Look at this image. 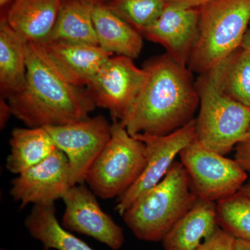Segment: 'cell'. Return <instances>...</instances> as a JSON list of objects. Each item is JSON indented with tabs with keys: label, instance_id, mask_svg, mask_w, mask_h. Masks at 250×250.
Here are the masks:
<instances>
[{
	"label": "cell",
	"instance_id": "cell-1",
	"mask_svg": "<svg viewBox=\"0 0 250 250\" xmlns=\"http://www.w3.org/2000/svg\"><path fill=\"white\" fill-rule=\"evenodd\" d=\"M137 98L121 121L131 136H165L194 119L200 105L191 71L168 54L149 61Z\"/></svg>",
	"mask_w": 250,
	"mask_h": 250
},
{
	"label": "cell",
	"instance_id": "cell-2",
	"mask_svg": "<svg viewBox=\"0 0 250 250\" xmlns=\"http://www.w3.org/2000/svg\"><path fill=\"white\" fill-rule=\"evenodd\" d=\"M7 99L13 115L27 127L77 123L96 107L88 91L61 77L35 43H28L24 86Z\"/></svg>",
	"mask_w": 250,
	"mask_h": 250
},
{
	"label": "cell",
	"instance_id": "cell-3",
	"mask_svg": "<svg viewBox=\"0 0 250 250\" xmlns=\"http://www.w3.org/2000/svg\"><path fill=\"white\" fill-rule=\"evenodd\" d=\"M197 199L185 167L174 161L164 179L140 195L122 217L138 239L162 241Z\"/></svg>",
	"mask_w": 250,
	"mask_h": 250
},
{
	"label": "cell",
	"instance_id": "cell-4",
	"mask_svg": "<svg viewBox=\"0 0 250 250\" xmlns=\"http://www.w3.org/2000/svg\"><path fill=\"white\" fill-rule=\"evenodd\" d=\"M224 62L200 75L196 86L200 112L195 119L196 139L225 156L246 137L250 128V108L224 93L220 85Z\"/></svg>",
	"mask_w": 250,
	"mask_h": 250
},
{
	"label": "cell",
	"instance_id": "cell-5",
	"mask_svg": "<svg viewBox=\"0 0 250 250\" xmlns=\"http://www.w3.org/2000/svg\"><path fill=\"white\" fill-rule=\"evenodd\" d=\"M200 11L198 32L188 67L202 75L241 47L250 23V0H212Z\"/></svg>",
	"mask_w": 250,
	"mask_h": 250
},
{
	"label": "cell",
	"instance_id": "cell-6",
	"mask_svg": "<svg viewBox=\"0 0 250 250\" xmlns=\"http://www.w3.org/2000/svg\"><path fill=\"white\" fill-rule=\"evenodd\" d=\"M145 165L144 143L130 135L121 122L113 121L111 139L90 167L85 183L97 197L119 198L136 183Z\"/></svg>",
	"mask_w": 250,
	"mask_h": 250
},
{
	"label": "cell",
	"instance_id": "cell-7",
	"mask_svg": "<svg viewBox=\"0 0 250 250\" xmlns=\"http://www.w3.org/2000/svg\"><path fill=\"white\" fill-rule=\"evenodd\" d=\"M179 156L199 199L217 203L239 191L248 179L246 171L235 159L207 149L197 139Z\"/></svg>",
	"mask_w": 250,
	"mask_h": 250
},
{
	"label": "cell",
	"instance_id": "cell-8",
	"mask_svg": "<svg viewBox=\"0 0 250 250\" xmlns=\"http://www.w3.org/2000/svg\"><path fill=\"white\" fill-rule=\"evenodd\" d=\"M68 161L71 187L85 184L94 161L111 139V124L103 116L45 127Z\"/></svg>",
	"mask_w": 250,
	"mask_h": 250
},
{
	"label": "cell",
	"instance_id": "cell-9",
	"mask_svg": "<svg viewBox=\"0 0 250 250\" xmlns=\"http://www.w3.org/2000/svg\"><path fill=\"white\" fill-rule=\"evenodd\" d=\"M146 72L133 59L113 55L87 86L95 106L109 111L113 121H122L129 111L146 80Z\"/></svg>",
	"mask_w": 250,
	"mask_h": 250
},
{
	"label": "cell",
	"instance_id": "cell-10",
	"mask_svg": "<svg viewBox=\"0 0 250 250\" xmlns=\"http://www.w3.org/2000/svg\"><path fill=\"white\" fill-rule=\"evenodd\" d=\"M146 146V165L136 183L118 198L116 210L123 216L143 192L164 179L182 149L196 139L195 119L165 136L136 135Z\"/></svg>",
	"mask_w": 250,
	"mask_h": 250
},
{
	"label": "cell",
	"instance_id": "cell-11",
	"mask_svg": "<svg viewBox=\"0 0 250 250\" xmlns=\"http://www.w3.org/2000/svg\"><path fill=\"white\" fill-rule=\"evenodd\" d=\"M65 210L62 225L72 232L92 237L112 250L121 249L125 243L123 229L105 213L97 195L84 184L69 188L62 199Z\"/></svg>",
	"mask_w": 250,
	"mask_h": 250
},
{
	"label": "cell",
	"instance_id": "cell-12",
	"mask_svg": "<svg viewBox=\"0 0 250 250\" xmlns=\"http://www.w3.org/2000/svg\"><path fill=\"white\" fill-rule=\"evenodd\" d=\"M71 187L66 156L57 149L48 158L18 174L11 182L10 195L22 209L27 205L55 204Z\"/></svg>",
	"mask_w": 250,
	"mask_h": 250
},
{
	"label": "cell",
	"instance_id": "cell-13",
	"mask_svg": "<svg viewBox=\"0 0 250 250\" xmlns=\"http://www.w3.org/2000/svg\"><path fill=\"white\" fill-rule=\"evenodd\" d=\"M36 45L61 77L80 88L88 86L113 56L98 45L59 41H47Z\"/></svg>",
	"mask_w": 250,
	"mask_h": 250
},
{
	"label": "cell",
	"instance_id": "cell-14",
	"mask_svg": "<svg viewBox=\"0 0 250 250\" xmlns=\"http://www.w3.org/2000/svg\"><path fill=\"white\" fill-rule=\"evenodd\" d=\"M200 14V8L169 2L155 23L145 31V36L164 46L177 63L187 67L196 41Z\"/></svg>",
	"mask_w": 250,
	"mask_h": 250
},
{
	"label": "cell",
	"instance_id": "cell-15",
	"mask_svg": "<svg viewBox=\"0 0 250 250\" xmlns=\"http://www.w3.org/2000/svg\"><path fill=\"white\" fill-rule=\"evenodd\" d=\"M62 1L14 0L4 17L28 43H41L53 30Z\"/></svg>",
	"mask_w": 250,
	"mask_h": 250
},
{
	"label": "cell",
	"instance_id": "cell-16",
	"mask_svg": "<svg viewBox=\"0 0 250 250\" xmlns=\"http://www.w3.org/2000/svg\"><path fill=\"white\" fill-rule=\"evenodd\" d=\"M218 226L216 202L198 198L161 242L165 250H196Z\"/></svg>",
	"mask_w": 250,
	"mask_h": 250
},
{
	"label": "cell",
	"instance_id": "cell-17",
	"mask_svg": "<svg viewBox=\"0 0 250 250\" xmlns=\"http://www.w3.org/2000/svg\"><path fill=\"white\" fill-rule=\"evenodd\" d=\"M93 18L98 45L112 55L137 58L143 48L141 33L104 2L94 5Z\"/></svg>",
	"mask_w": 250,
	"mask_h": 250
},
{
	"label": "cell",
	"instance_id": "cell-18",
	"mask_svg": "<svg viewBox=\"0 0 250 250\" xmlns=\"http://www.w3.org/2000/svg\"><path fill=\"white\" fill-rule=\"evenodd\" d=\"M28 42L18 35L3 16L0 21V88L4 98L24 86L27 75Z\"/></svg>",
	"mask_w": 250,
	"mask_h": 250
},
{
	"label": "cell",
	"instance_id": "cell-19",
	"mask_svg": "<svg viewBox=\"0 0 250 250\" xmlns=\"http://www.w3.org/2000/svg\"><path fill=\"white\" fill-rule=\"evenodd\" d=\"M9 144L6 169L18 175L45 160L57 149L45 127L16 128Z\"/></svg>",
	"mask_w": 250,
	"mask_h": 250
},
{
	"label": "cell",
	"instance_id": "cell-20",
	"mask_svg": "<svg viewBox=\"0 0 250 250\" xmlns=\"http://www.w3.org/2000/svg\"><path fill=\"white\" fill-rule=\"evenodd\" d=\"M94 5L87 0H63L53 30L45 42L98 45L93 22Z\"/></svg>",
	"mask_w": 250,
	"mask_h": 250
},
{
	"label": "cell",
	"instance_id": "cell-21",
	"mask_svg": "<svg viewBox=\"0 0 250 250\" xmlns=\"http://www.w3.org/2000/svg\"><path fill=\"white\" fill-rule=\"evenodd\" d=\"M24 226L32 238L42 243L43 250H95L59 223L55 204L34 205Z\"/></svg>",
	"mask_w": 250,
	"mask_h": 250
},
{
	"label": "cell",
	"instance_id": "cell-22",
	"mask_svg": "<svg viewBox=\"0 0 250 250\" xmlns=\"http://www.w3.org/2000/svg\"><path fill=\"white\" fill-rule=\"evenodd\" d=\"M220 85L224 93L250 108V53L240 47L224 61Z\"/></svg>",
	"mask_w": 250,
	"mask_h": 250
},
{
	"label": "cell",
	"instance_id": "cell-23",
	"mask_svg": "<svg viewBox=\"0 0 250 250\" xmlns=\"http://www.w3.org/2000/svg\"><path fill=\"white\" fill-rule=\"evenodd\" d=\"M219 226L236 238L250 241V197L238 191L217 202Z\"/></svg>",
	"mask_w": 250,
	"mask_h": 250
},
{
	"label": "cell",
	"instance_id": "cell-24",
	"mask_svg": "<svg viewBox=\"0 0 250 250\" xmlns=\"http://www.w3.org/2000/svg\"><path fill=\"white\" fill-rule=\"evenodd\" d=\"M169 2V0H106L104 3L144 34L157 21Z\"/></svg>",
	"mask_w": 250,
	"mask_h": 250
},
{
	"label": "cell",
	"instance_id": "cell-25",
	"mask_svg": "<svg viewBox=\"0 0 250 250\" xmlns=\"http://www.w3.org/2000/svg\"><path fill=\"white\" fill-rule=\"evenodd\" d=\"M236 238L218 226L215 232L202 242L196 250H233Z\"/></svg>",
	"mask_w": 250,
	"mask_h": 250
},
{
	"label": "cell",
	"instance_id": "cell-26",
	"mask_svg": "<svg viewBox=\"0 0 250 250\" xmlns=\"http://www.w3.org/2000/svg\"><path fill=\"white\" fill-rule=\"evenodd\" d=\"M235 149V160L247 172H250V140L238 143Z\"/></svg>",
	"mask_w": 250,
	"mask_h": 250
},
{
	"label": "cell",
	"instance_id": "cell-27",
	"mask_svg": "<svg viewBox=\"0 0 250 250\" xmlns=\"http://www.w3.org/2000/svg\"><path fill=\"white\" fill-rule=\"evenodd\" d=\"M11 115H13L12 110H11L9 103H6L4 99H1V101H0V127L1 129H4Z\"/></svg>",
	"mask_w": 250,
	"mask_h": 250
},
{
	"label": "cell",
	"instance_id": "cell-28",
	"mask_svg": "<svg viewBox=\"0 0 250 250\" xmlns=\"http://www.w3.org/2000/svg\"><path fill=\"white\" fill-rule=\"evenodd\" d=\"M210 1L212 0H169L170 2L185 6V7L190 8L201 7L202 6Z\"/></svg>",
	"mask_w": 250,
	"mask_h": 250
},
{
	"label": "cell",
	"instance_id": "cell-29",
	"mask_svg": "<svg viewBox=\"0 0 250 250\" xmlns=\"http://www.w3.org/2000/svg\"><path fill=\"white\" fill-rule=\"evenodd\" d=\"M233 250H250V241L236 238Z\"/></svg>",
	"mask_w": 250,
	"mask_h": 250
},
{
	"label": "cell",
	"instance_id": "cell-30",
	"mask_svg": "<svg viewBox=\"0 0 250 250\" xmlns=\"http://www.w3.org/2000/svg\"><path fill=\"white\" fill-rule=\"evenodd\" d=\"M241 47L250 53V23L243 37Z\"/></svg>",
	"mask_w": 250,
	"mask_h": 250
},
{
	"label": "cell",
	"instance_id": "cell-31",
	"mask_svg": "<svg viewBox=\"0 0 250 250\" xmlns=\"http://www.w3.org/2000/svg\"><path fill=\"white\" fill-rule=\"evenodd\" d=\"M239 191L250 197V179L248 182H246V183L242 187Z\"/></svg>",
	"mask_w": 250,
	"mask_h": 250
},
{
	"label": "cell",
	"instance_id": "cell-32",
	"mask_svg": "<svg viewBox=\"0 0 250 250\" xmlns=\"http://www.w3.org/2000/svg\"><path fill=\"white\" fill-rule=\"evenodd\" d=\"M14 0H0V6L1 8L4 7L6 5L12 3Z\"/></svg>",
	"mask_w": 250,
	"mask_h": 250
},
{
	"label": "cell",
	"instance_id": "cell-33",
	"mask_svg": "<svg viewBox=\"0 0 250 250\" xmlns=\"http://www.w3.org/2000/svg\"><path fill=\"white\" fill-rule=\"evenodd\" d=\"M87 1H90L93 2L94 4H97V3L104 2L106 0H87Z\"/></svg>",
	"mask_w": 250,
	"mask_h": 250
},
{
	"label": "cell",
	"instance_id": "cell-34",
	"mask_svg": "<svg viewBox=\"0 0 250 250\" xmlns=\"http://www.w3.org/2000/svg\"><path fill=\"white\" fill-rule=\"evenodd\" d=\"M249 140H250V128L249 131H248V132L247 133L246 137H245V139L244 140H243V141H249Z\"/></svg>",
	"mask_w": 250,
	"mask_h": 250
},
{
	"label": "cell",
	"instance_id": "cell-35",
	"mask_svg": "<svg viewBox=\"0 0 250 250\" xmlns=\"http://www.w3.org/2000/svg\"><path fill=\"white\" fill-rule=\"evenodd\" d=\"M0 250H5L4 249H2V248H1V249Z\"/></svg>",
	"mask_w": 250,
	"mask_h": 250
}]
</instances>
